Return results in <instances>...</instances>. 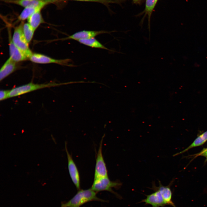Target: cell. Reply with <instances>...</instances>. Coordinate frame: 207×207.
Wrapping results in <instances>:
<instances>
[{
	"label": "cell",
	"mask_w": 207,
	"mask_h": 207,
	"mask_svg": "<svg viewBox=\"0 0 207 207\" xmlns=\"http://www.w3.org/2000/svg\"><path fill=\"white\" fill-rule=\"evenodd\" d=\"M42 8L39 7H28L25 8L18 17V20L24 21L30 17L34 13Z\"/></svg>",
	"instance_id": "ac0fdd59"
},
{
	"label": "cell",
	"mask_w": 207,
	"mask_h": 207,
	"mask_svg": "<svg viewBox=\"0 0 207 207\" xmlns=\"http://www.w3.org/2000/svg\"><path fill=\"white\" fill-rule=\"evenodd\" d=\"M122 184L120 181H111L108 176L94 179L91 188L97 193L102 191H109L120 198V196L114 191L112 188L119 189Z\"/></svg>",
	"instance_id": "3957f363"
},
{
	"label": "cell",
	"mask_w": 207,
	"mask_h": 207,
	"mask_svg": "<svg viewBox=\"0 0 207 207\" xmlns=\"http://www.w3.org/2000/svg\"><path fill=\"white\" fill-rule=\"evenodd\" d=\"M10 90H1L0 91V100L3 101L9 98Z\"/></svg>",
	"instance_id": "44dd1931"
},
{
	"label": "cell",
	"mask_w": 207,
	"mask_h": 207,
	"mask_svg": "<svg viewBox=\"0 0 207 207\" xmlns=\"http://www.w3.org/2000/svg\"><path fill=\"white\" fill-rule=\"evenodd\" d=\"M191 156H193L195 158L199 156H202L206 158L205 162L207 161V147L206 148H203L202 150L200 152L192 155H191Z\"/></svg>",
	"instance_id": "7402d4cb"
},
{
	"label": "cell",
	"mask_w": 207,
	"mask_h": 207,
	"mask_svg": "<svg viewBox=\"0 0 207 207\" xmlns=\"http://www.w3.org/2000/svg\"><path fill=\"white\" fill-rule=\"evenodd\" d=\"M60 84L53 82L46 83L35 84L33 83L22 85L10 90L9 98L17 97L41 89L55 87Z\"/></svg>",
	"instance_id": "7a4b0ae2"
},
{
	"label": "cell",
	"mask_w": 207,
	"mask_h": 207,
	"mask_svg": "<svg viewBox=\"0 0 207 207\" xmlns=\"http://www.w3.org/2000/svg\"><path fill=\"white\" fill-rule=\"evenodd\" d=\"M141 0H133L134 3L136 4H139L141 2Z\"/></svg>",
	"instance_id": "cb8c5ba5"
},
{
	"label": "cell",
	"mask_w": 207,
	"mask_h": 207,
	"mask_svg": "<svg viewBox=\"0 0 207 207\" xmlns=\"http://www.w3.org/2000/svg\"><path fill=\"white\" fill-rule=\"evenodd\" d=\"M27 20L28 23L35 30L41 24L44 22L41 10H38L34 13L28 18Z\"/></svg>",
	"instance_id": "9a60e30c"
},
{
	"label": "cell",
	"mask_w": 207,
	"mask_h": 207,
	"mask_svg": "<svg viewBox=\"0 0 207 207\" xmlns=\"http://www.w3.org/2000/svg\"><path fill=\"white\" fill-rule=\"evenodd\" d=\"M45 2L48 3L49 2H56L61 1L68 0H42Z\"/></svg>",
	"instance_id": "603a6c76"
},
{
	"label": "cell",
	"mask_w": 207,
	"mask_h": 207,
	"mask_svg": "<svg viewBox=\"0 0 207 207\" xmlns=\"http://www.w3.org/2000/svg\"><path fill=\"white\" fill-rule=\"evenodd\" d=\"M159 186H156L154 182L152 183L151 189L154 191L158 190L160 193L166 205H169L175 207V205L172 200V193L170 188L171 183L167 186L162 185L160 181H158Z\"/></svg>",
	"instance_id": "ba28073f"
},
{
	"label": "cell",
	"mask_w": 207,
	"mask_h": 207,
	"mask_svg": "<svg viewBox=\"0 0 207 207\" xmlns=\"http://www.w3.org/2000/svg\"><path fill=\"white\" fill-rule=\"evenodd\" d=\"M207 141V131L198 136L187 148L183 151L175 154L173 156L183 153L192 148L202 145Z\"/></svg>",
	"instance_id": "5bb4252c"
},
{
	"label": "cell",
	"mask_w": 207,
	"mask_h": 207,
	"mask_svg": "<svg viewBox=\"0 0 207 207\" xmlns=\"http://www.w3.org/2000/svg\"><path fill=\"white\" fill-rule=\"evenodd\" d=\"M149 195H146V198L141 200V202H144L145 204H150L152 207H163L166 205L160 192L158 190Z\"/></svg>",
	"instance_id": "8fae6325"
},
{
	"label": "cell",
	"mask_w": 207,
	"mask_h": 207,
	"mask_svg": "<svg viewBox=\"0 0 207 207\" xmlns=\"http://www.w3.org/2000/svg\"><path fill=\"white\" fill-rule=\"evenodd\" d=\"M81 1H87L96 2L103 4L107 7L111 3H118L120 2V0H69Z\"/></svg>",
	"instance_id": "ffe728a7"
},
{
	"label": "cell",
	"mask_w": 207,
	"mask_h": 207,
	"mask_svg": "<svg viewBox=\"0 0 207 207\" xmlns=\"http://www.w3.org/2000/svg\"><path fill=\"white\" fill-rule=\"evenodd\" d=\"M23 24V23L22 22L15 28L12 39L14 45L25 53L29 58L32 53L30 49L28 43L23 34L22 31Z\"/></svg>",
	"instance_id": "277c9868"
},
{
	"label": "cell",
	"mask_w": 207,
	"mask_h": 207,
	"mask_svg": "<svg viewBox=\"0 0 207 207\" xmlns=\"http://www.w3.org/2000/svg\"><path fill=\"white\" fill-rule=\"evenodd\" d=\"M9 57L16 62L28 59V56L13 43L9 33Z\"/></svg>",
	"instance_id": "30bf717a"
},
{
	"label": "cell",
	"mask_w": 207,
	"mask_h": 207,
	"mask_svg": "<svg viewBox=\"0 0 207 207\" xmlns=\"http://www.w3.org/2000/svg\"><path fill=\"white\" fill-rule=\"evenodd\" d=\"M97 192L91 188L80 189L68 202L62 204L61 207H80L87 202L96 201L101 202L106 201L97 197Z\"/></svg>",
	"instance_id": "6da1fadb"
},
{
	"label": "cell",
	"mask_w": 207,
	"mask_h": 207,
	"mask_svg": "<svg viewBox=\"0 0 207 207\" xmlns=\"http://www.w3.org/2000/svg\"><path fill=\"white\" fill-rule=\"evenodd\" d=\"M35 30L28 23H23L22 26L23 33L28 43L32 40Z\"/></svg>",
	"instance_id": "d6986e66"
},
{
	"label": "cell",
	"mask_w": 207,
	"mask_h": 207,
	"mask_svg": "<svg viewBox=\"0 0 207 207\" xmlns=\"http://www.w3.org/2000/svg\"><path fill=\"white\" fill-rule=\"evenodd\" d=\"M158 0H146L144 12L145 15L148 17V28L149 32V39H150V19L153 11Z\"/></svg>",
	"instance_id": "2e32d148"
},
{
	"label": "cell",
	"mask_w": 207,
	"mask_h": 207,
	"mask_svg": "<svg viewBox=\"0 0 207 207\" xmlns=\"http://www.w3.org/2000/svg\"><path fill=\"white\" fill-rule=\"evenodd\" d=\"M16 63L10 57L7 60L0 69V81L16 70L18 68Z\"/></svg>",
	"instance_id": "4fadbf2b"
},
{
	"label": "cell",
	"mask_w": 207,
	"mask_h": 207,
	"mask_svg": "<svg viewBox=\"0 0 207 207\" xmlns=\"http://www.w3.org/2000/svg\"><path fill=\"white\" fill-rule=\"evenodd\" d=\"M29 60L33 62L38 64L55 63L70 66H74L71 64L72 61L71 59H56L38 53H32L29 57Z\"/></svg>",
	"instance_id": "5b68a950"
},
{
	"label": "cell",
	"mask_w": 207,
	"mask_h": 207,
	"mask_svg": "<svg viewBox=\"0 0 207 207\" xmlns=\"http://www.w3.org/2000/svg\"><path fill=\"white\" fill-rule=\"evenodd\" d=\"M65 149L67 155L68 168L71 179L76 189H80V176L78 170L74 161L72 155L69 152L67 143L65 142Z\"/></svg>",
	"instance_id": "52a82bcc"
},
{
	"label": "cell",
	"mask_w": 207,
	"mask_h": 207,
	"mask_svg": "<svg viewBox=\"0 0 207 207\" xmlns=\"http://www.w3.org/2000/svg\"><path fill=\"white\" fill-rule=\"evenodd\" d=\"M78 41L81 44L92 47L111 50L104 46L94 37L80 39Z\"/></svg>",
	"instance_id": "e0dca14e"
},
{
	"label": "cell",
	"mask_w": 207,
	"mask_h": 207,
	"mask_svg": "<svg viewBox=\"0 0 207 207\" xmlns=\"http://www.w3.org/2000/svg\"><path fill=\"white\" fill-rule=\"evenodd\" d=\"M110 32L103 30L99 31L83 30L77 32L67 37L62 39V40L72 39L78 41L80 39L94 38L100 34L108 33Z\"/></svg>",
	"instance_id": "9c48e42d"
},
{
	"label": "cell",
	"mask_w": 207,
	"mask_h": 207,
	"mask_svg": "<svg viewBox=\"0 0 207 207\" xmlns=\"http://www.w3.org/2000/svg\"><path fill=\"white\" fill-rule=\"evenodd\" d=\"M6 3L14 4L25 8L39 7L42 8L47 3L42 0H1Z\"/></svg>",
	"instance_id": "7c38bea8"
},
{
	"label": "cell",
	"mask_w": 207,
	"mask_h": 207,
	"mask_svg": "<svg viewBox=\"0 0 207 207\" xmlns=\"http://www.w3.org/2000/svg\"><path fill=\"white\" fill-rule=\"evenodd\" d=\"M103 138L102 137L101 141L96 154L94 179L108 176V170L102 152Z\"/></svg>",
	"instance_id": "8992f818"
}]
</instances>
